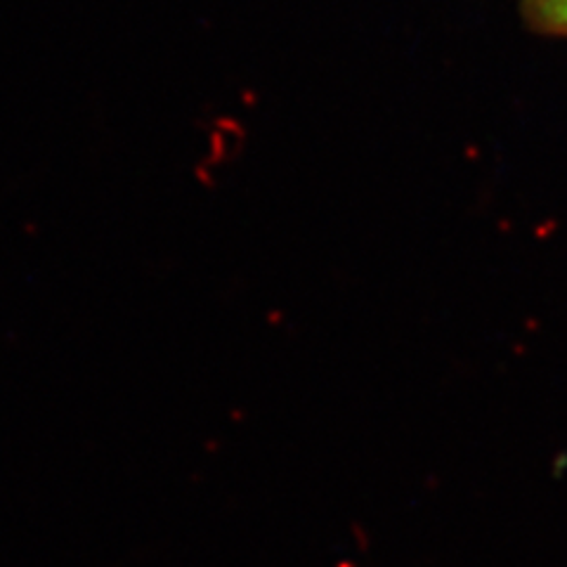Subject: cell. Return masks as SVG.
<instances>
[{"mask_svg": "<svg viewBox=\"0 0 567 567\" xmlns=\"http://www.w3.org/2000/svg\"><path fill=\"white\" fill-rule=\"evenodd\" d=\"M520 14L535 33L567 39V0H523Z\"/></svg>", "mask_w": 567, "mask_h": 567, "instance_id": "1", "label": "cell"}]
</instances>
